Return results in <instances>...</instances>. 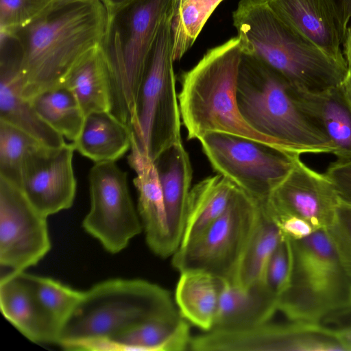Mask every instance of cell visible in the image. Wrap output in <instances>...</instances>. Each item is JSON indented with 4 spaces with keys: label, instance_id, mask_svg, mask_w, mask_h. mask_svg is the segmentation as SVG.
<instances>
[{
    "label": "cell",
    "instance_id": "cell-9",
    "mask_svg": "<svg viewBox=\"0 0 351 351\" xmlns=\"http://www.w3.org/2000/svg\"><path fill=\"white\" fill-rule=\"evenodd\" d=\"M258 215V203L237 186L224 213L171 256L173 267L180 273L204 271L232 282Z\"/></svg>",
    "mask_w": 351,
    "mask_h": 351
},
{
    "label": "cell",
    "instance_id": "cell-30",
    "mask_svg": "<svg viewBox=\"0 0 351 351\" xmlns=\"http://www.w3.org/2000/svg\"><path fill=\"white\" fill-rule=\"evenodd\" d=\"M28 276L58 341L61 329L81 300L84 291L75 289L50 277L31 274Z\"/></svg>",
    "mask_w": 351,
    "mask_h": 351
},
{
    "label": "cell",
    "instance_id": "cell-32",
    "mask_svg": "<svg viewBox=\"0 0 351 351\" xmlns=\"http://www.w3.org/2000/svg\"><path fill=\"white\" fill-rule=\"evenodd\" d=\"M40 145L30 135L0 120V178L20 188L25 159Z\"/></svg>",
    "mask_w": 351,
    "mask_h": 351
},
{
    "label": "cell",
    "instance_id": "cell-2",
    "mask_svg": "<svg viewBox=\"0 0 351 351\" xmlns=\"http://www.w3.org/2000/svg\"><path fill=\"white\" fill-rule=\"evenodd\" d=\"M232 20L243 51L262 60L294 88L319 93L343 82L347 66L288 25L267 0H241Z\"/></svg>",
    "mask_w": 351,
    "mask_h": 351
},
{
    "label": "cell",
    "instance_id": "cell-1",
    "mask_svg": "<svg viewBox=\"0 0 351 351\" xmlns=\"http://www.w3.org/2000/svg\"><path fill=\"white\" fill-rule=\"evenodd\" d=\"M107 22L102 0H53L27 25L8 34L4 52L30 100L60 85L86 53L101 45Z\"/></svg>",
    "mask_w": 351,
    "mask_h": 351
},
{
    "label": "cell",
    "instance_id": "cell-29",
    "mask_svg": "<svg viewBox=\"0 0 351 351\" xmlns=\"http://www.w3.org/2000/svg\"><path fill=\"white\" fill-rule=\"evenodd\" d=\"M29 101L49 125L67 139L75 141L85 115L69 88L61 84L38 94Z\"/></svg>",
    "mask_w": 351,
    "mask_h": 351
},
{
    "label": "cell",
    "instance_id": "cell-18",
    "mask_svg": "<svg viewBox=\"0 0 351 351\" xmlns=\"http://www.w3.org/2000/svg\"><path fill=\"white\" fill-rule=\"evenodd\" d=\"M288 25L330 58L347 66L339 31L327 0H267Z\"/></svg>",
    "mask_w": 351,
    "mask_h": 351
},
{
    "label": "cell",
    "instance_id": "cell-42",
    "mask_svg": "<svg viewBox=\"0 0 351 351\" xmlns=\"http://www.w3.org/2000/svg\"><path fill=\"white\" fill-rule=\"evenodd\" d=\"M343 84L348 95L351 99V70H348L347 75Z\"/></svg>",
    "mask_w": 351,
    "mask_h": 351
},
{
    "label": "cell",
    "instance_id": "cell-37",
    "mask_svg": "<svg viewBox=\"0 0 351 351\" xmlns=\"http://www.w3.org/2000/svg\"><path fill=\"white\" fill-rule=\"evenodd\" d=\"M274 220L282 234L291 239H303L316 230L306 220L295 216H287Z\"/></svg>",
    "mask_w": 351,
    "mask_h": 351
},
{
    "label": "cell",
    "instance_id": "cell-34",
    "mask_svg": "<svg viewBox=\"0 0 351 351\" xmlns=\"http://www.w3.org/2000/svg\"><path fill=\"white\" fill-rule=\"evenodd\" d=\"M291 269V254L287 237H282L269 257L261 282L277 296L287 287Z\"/></svg>",
    "mask_w": 351,
    "mask_h": 351
},
{
    "label": "cell",
    "instance_id": "cell-6",
    "mask_svg": "<svg viewBox=\"0 0 351 351\" xmlns=\"http://www.w3.org/2000/svg\"><path fill=\"white\" fill-rule=\"evenodd\" d=\"M177 0H130L107 13L101 44L108 68L112 112L131 129L139 88L155 41Z\"/></svg>",
    "mask_w": 351,
    "mask_h": 351
},
{
    "label": "cell",
    "instance_id": "cell-13",
    "mask_svg": "<svg viewBox=\"0 0 351 351\" xmlns=\"http://www.w3.org/2000/svg\"><path fill=\"white\" fill-rule=\"evenodd\" d=\"M263 204L274 219L295 216L318 230L332 224L340 202L325 174L306 166L299 156Z\"/></svg>",
    "mask_w": 351,
    "mask_h": 351
},
{
    "label": "cell",
    "instance_id": "cell-20",
    "mask_svg": "<svg viewBox=\"0 0 351 351\" xmlns=\"http://www.w3.org/2000/svg\"><path fill=\"white\" fill-rule=\"evenodd\" d=\"M162 193L171 241L178 249L186 223L193 169L188 152L178 142L155 160Z\"/></svg>",
    "mask_w": 351,
    "mask_h": 351
},
{
    "label": "cell",
    "instance_id": "cell-28",
    "mask_svg": "<svg viewBox=\"0 0 351 351\" xmlns=\"http://www.w3.org/2000/svg\"><path fill=\"white\" fill-rule=\"evenodd\" d=\"M258 203V217L232 282L243 287L261 281L266 264L282 237L265 205Z\"/></svg>",
    "mask_w": 351,
    "mask_h": 351
},
{
    "label": "cell",
    "instance_id": "cell-7",
    "mask_svg": "<svg viewBox=\"0 0 351 351\" xmlns=\"http://www.w3.org/2000/svg\"><path fill=\"white\" fill-rule=\"evenodd\" d=\"M288 239L290 274L279 296L278 311L289 321L322 324L327 317L350 307L351 277L326 229L301 239Z\"/></svg>",
    "mask_w": 351,
    "mask_h": 351
},
{
    "label": "cell",
    "instance_id": "cell-3",
    "mask_svg": "<svg viewBox=\"0 0 351 351\" xmlns=\"http://www.w3.org/2000/svg\"><path fill=\"white\" fill-rule=\"evenodd\" d=\"M237 99L243 119L282 149L333 153L329 138L302 106L298 89L254 56L242 52Z\"/></svg>",
    "mask_w": 351,
    "mask_h": 351
},
{
    "label": "cell",
    "instance_id": "cell-39",
    "mask_svg": "<svg viewBox=\"0 0 351 351\" xmlns=\"http://www.w3.org/2000/svg\"><path fill=\"white\" fill-rule=\"evenodd\" d=\"M346 351H351V326L332 328Z\"/></svg>",
    "mask_w": 351,
    "mask_h": 351
},
{
    "label": "cell",
    "instance_id": "cell-24",
    "mask_svg": "<svg viewBox=\"0 0 351 351\" xmlns=\"http://www.w3.org/2000/svg\"><path fill=\"white\" fill-rule=\"evenodd\" d=\"M227 280L199 270L180 272L175 302L183 318L204 331L213 329Z\"/></svg>",
    "mask_w": 351,
    "mask_h": 351
},
{
    "label": "cell",
    "instance_id": "cell-35",
    "mask_svg": "<svg viewBox=\"0 0 351 351\" xmlns=\"http://www.w3.org/2000/svg\"><path fill=\"white\" fill-rule=\"evenodd\" d=\"M326 231L336 252L351 277V206L340 203Z\"/></svg>",
    "mask_w": 351,
    "mask_h": 351
},
{
    "label": "cell",
    "instance_id": "cell-10",
    "mask_svg": "<svg viewBox=\"0 0 351 351\" xmlns=\"http://www.w3.org/2000/svg\"><path fill=\"white\" fill-rule=\"evenodd\" d=\"M198 140L213 169L258 202L267 201L300 156L258 141L224 132H208Z\"/></svg>",
    "mask_w": 351,
    "mask_h": 351
},
{
    "label": "cell",
    "instance_id": "cell-22",
    "mask_svg": "<svg viewBox=\"0 0 351 351\" xmlns=\"http://www.w3.org/2000/svg\"><path fill=\"white\" fill-rule=\"evenodd\" d=\"M298 93L304 109L331 142L337 160H351V99L343 84L319 93Z\"/></svg>",
    "mask_w": 351,
    "mask_h": 351
},
{
    "label": "cell",
    "instance_id": "cell-27",
    "mask_svg": "<svg viewBox=\"0 0 351 351\" xmlns=\"http://www.w3.org/2000/svg\"><path fill=\"white\" fill-rule=\"evenodd\" d=\"M236 187L230 180L218 173L203 179L191 189L179 247L199 237L224 213Z\"/></svg>",
    "mask_w": 351,
    "mask_h": 351
},
{
    "label": "cell",
    "instance_id": "cell-33",
    "mask_svg": "<svg viewBox=\"0 0 351 351\" xmlns=\"http://www.w3.org/2000/svg\"><path fill=\"white\" fill-rule=\"evenodd\" d=\"M53 0H0V31L12 32L42 13Z\"/></svg>",
    "mask_w": 351,
    "mask_h": 351
},
{
    "label": "cell",
    "instance_id": "cell-26",
    "mask_svg": "<svg viewBox=\"0 0 351 351\" xmlns=\"http://www.w3.org/2000/svg\"><path fill=\"white\" fill-rule=\"evenodd\" d=\"M132 130L111 112L85 117L82 130L73 141L75 149L96 162H115L130 149Z\"/></svg>",
    "mask_w": 351,
    "mask_h": 351
},
{
    "label": "cell",
    "instance_id": "cell-40",
    "mask_svg": "<svg viewBox=\"0 0 351 351\" xmlns=\"http://www.w3.org/2000/svg\"><path fill=\"white\" fill-rule=\"evenodd\" d=\"M342 45L348 70H351V23L348 25Z\"/></svg>",
    "mask_w": 351,
    "mask_h": 351
},
{
    "label": "cell",
    "instance_id": "cell-21",
    "mask_svg": "<svg viewBox=\"0 0 351 351\" xmlns=\"http://www.w3.org/2000/svg\"><path fill=\"white\" fill-rule=\"evenodd\" d=\"M278 299L261 281L247 287L227 281L212 330H242L267 323L278 311Z\"/></svg>",
    "mask_w": 351,
    "mask_h": 351
},
{
    "label": "cell",
    "instance_id": "cell-4",
    "mask_svg": "<svg viewBox=\"0 0 351 351\" xmlns=\"http://www.w3.org/2000/svg\"><path fill=\"white\" fill-rule=\"evenodd\" d=\"M242 52L240 38L234 36L208 49L182 75L178 102L188 140H198L206 133L218 132L280 148L273 140L250 127L239 112L237 89Z\"/></svg>",
    "mask_w": 351,
    "mask_h": 351
},
{
    "label": "cell",
    "instance_id": "cell-25",
    "mask_svg": "<svg viewBox=\"0 0 351 351\" xmlns=\"http://www.w3.org/2000/svg\"><path fill=\"white\" fill-rule=\"evenodd\" d=\"M61 84L74 95L85 117L95 112H112L110 77L101 45L82 57Z\"/></svg>",
    "mask_w": 351,
    "mask_h": 351
},
{
    "label": "cell",
    "instance_id": "cell-19",
    "mask_svg": "<svg viewBox=\"0 0 351 351\" xmlns=\"http://www.w3.org/2000/svg\"><path fill=\"white\" fill-rule=\"evenodd\" d=\"M191 338L188 322L178 312L134 325L87 351H182Z\"/></svg>",
    "mask_w": 351,
    "mask_h": 351
},
{
    "label": "cell",
    "instance_id": "cell-14",
    "mask_svg": "<svg viewBox=\"0 0 351 351\" xmlns=\"http://www.w3.org/2000/svg\"><path fill=\"white\" fill-rule=\"evenodd\" d=\"M73 143L59 147L40 145L26 156L20 189L41 214L48 217L71 208L76 193Z\"/></svg>",
    "mask_w": 351,
    "mask_h": 351
},
{
    "label": "cell",
    "instance_id": "cell-41",
    "mask_svg": "<svg viewBox=\"0 0 351 351\" xmlns=\"http://www.w3.org/2000/svg\"><path fill=\"white\" fill-rule=\"evenodd\" d=\"M106 10L107 13L110 12L118 7L121 6V5L124 4L125 3L128 2L130 0H102Z\"/></svg>",
    "mask_w": 351,
    "mask_h": 351
},
{
    "label": "cell",
    "instance_id": "cell-36",
    "mask_svg": "<svg viewBox=\"0 0 351 351\" xmlns=\"http://www.w3.org/2000/svg\"><path fill=\"white\" fill-rule=\"evenodd\" d=\"M324 174L332 183L340 203L351 206V160L332 162Z\"/></svg>",
    "mask_w": 351,
    "mask_h": 351
},
{
    "label": "cell",
    "instance_id": "cell-11",
    "mask_svg": "<svg viewBox=\"0 0 351 351\" xmlns=\"http://www.w3.org/2000/svg\"><path fill=\"white\" fill-rule=\"evenodd\" d=\"M88 183L90 207L82 227L107 252L119 253L143 230L127 173L115 162H96L89 171Z\"/></svg>",
    "mask_w": 351,
    "mask_h": 351
},
{
    "label": "cell",
    "instance_id": "cell-17",
    "mask_svg": "<svg viewBox=\"0 0 351 351\" xmlns=\"http://www.w3.org/2000/svg\"><path fill=\"white\" fill-rule=\"evenodd\" d=\"M0 308L3 317L29 341L56 344L57 336L25 271L1 274Z\"/></svg>",
    "mask_w": 351,
    "mask_h": 351
},
{
    "label": "cell",
    "instance_id": "cell-8",
    "mask_svg": "<svg viewBox=\"0 0 351 351\" xmlns=\"http://www.w3.org/2000/svg\"><path fill=\"white\" fill-rule=\"evenodd\" d=\"M176 7L160 27L141 82L132 122L140 149L154 161L182 141L181 115L173 58V20Z\"/></svg>",
    "mask_w": 351,
    "mask_h": 351
},
{
    "label": "cell",
    "instance_id": "cell-15",
    "mask_svg": "<svg viewBox=\"0 0 351 351\" xmlns=\"http://www.w3.org/2000/svg\"><path fill=\"white\" fill-rule=\"evenodd\" d=\"M211 344L217 351H346L334 329L293 321L217 330L212 336Z\"/></svg>",
    "mask_w": 351,
    "mask_h": 351
},
{
    "label": "cell",
    "instance_id": "cell-23",
    "mask_svg": "<svg viewBox=\"0 0 351 351\" xmlns=\"http://www.w3.org/2000/svg\"><path fill=\"white\" fill-rule=\"evenodd\" d=\"M0 120L25 132L49 147L64 145V136L49 125L21 92L17 70L0 66Z\"/></svg>",
    "mask_w": 351,
    "mask_h": 351
},
{
    "label": "cell",
    "instance_id": "cell-16",
    "mask_svg": "<svg viewBox=\"0 0 351 351\" xmlns=\"http://www.w3.org/2000/svg\"><path fill=\"white\" fill-rule=\"evenodd\" d=\"M128 162L135 172L134 184L138 191V213L145 234L146 243L161 258L175 253L172 246L162 190L154 162L138 147L132 133Z\"/></svg>",
    "mask_w": 351,
    "mask_h": 351
},
{
    "label": "cell",
    "instance_id": "cell-43",
    "mask_svg": "<svg viewBox=\"0 0 351 351\" xmlns=\"http://www.w3.org/2000/svg\"><path fill=\"white\" fill-rule=\"evenodd\" d=\"M344 318L346 319V321L351 324V307L349 308L346 312H345V314H344Z\"/></svg>",
    "mask_w": 351,
    "mask_h": 351
},
{
    "label": "cell",
    "instance_id": "cell-31",
    "mask_svg": "<svg viewBox=\"0 0 351 351\" xmlns=\"http://www.w3.org/2000/svg\"><path fill=\"white\" fill-rule=\"evenodd\" d=\"M223 0H177L173 20V58L192 47L207 20Z\"/></svg>",
    "mask_w": 351,
    "mask_h": 351
},
{
    "label": "cell",
    "instance_id": "cell-12",
    "mask_svg": "<svg viewBox=\"0 0 351 351\" xmlns=\"http://www.w3.org/2000/svg\"><path fill=\"white\" fill-rule=\"evenodd\" d=\"M47 219L20 188L0 178V265L5 274L25 271L48 254Z\"/></svg>",
    "mask_w": 351,
    "mask_h": 351
},
{
    "label": "cell",
    "instance_id": "cell-5",
    "mask_svg": "<svg viewBox=\"0 0 351 351\" xmlns=\"http://www.w3.org/2000/svg\"><path fill=\"white\" fill-rule=\"evenodd\" d=\"M179 312L169 291L142 279L114 278L84 291L56 345L86 350L143 322Z\"/></svg>",
    "mask_w": 351,
    "mask_h": 351
},
{
    "label": "cell",
    "instance_id": "cell-38",
    "mask_svg": "<svg viewBox=\"0 0 351 351\" xmlns=\"http://www.w3.org/2000/svg\"><path fill=\"white\" fill-rule=\"evenodd\" d=\"M327 1L333 12L343 43L349 22L351 21V0H327Z\"/></svg>",
    "mask_w": 351,
    "mask_h": 351
}]
</instances>
